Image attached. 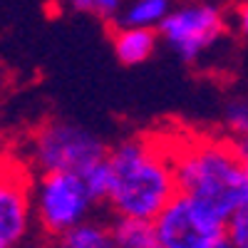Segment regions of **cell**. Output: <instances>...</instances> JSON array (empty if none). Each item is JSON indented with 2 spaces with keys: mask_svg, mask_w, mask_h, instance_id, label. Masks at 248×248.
<instances>
[{
  "mask_svg": "<svg viewBox=\"0 0 248 248\" xmlns=\"http://www.w3.org/2000/svg\"><path fill=\"white\" fill-rule=\"evenodd\" d=\"M233 147H236V152H238L241 171H243V176L248 179V137H246V139H236V141H233Z\"/></svg>",
  "mask_w": 248,
  "mask_h": 248,
  "instance_id": "cell-15",
  "label": "cell"
},
{
  "mask_svg": "<svg viewBox=\"0 0 248 248\" xmlns=\"http://www.w3.org/2000/svg\"><path fill=\"white\" fill-rule=\"evenodd\" d=\"M109 189L105 206L112 216L154 218L176 194L171 147L161 139L129 137L107 149Z\"/></svg>",
  "mask_w": 248,
  "mask_h": 248,
  "instance_id": "cell-1",
  "label": "cell"
},
{
  "mask_svg": "<svg viewBox=\"0 0 248 248\" xmlns=\"http://www.w3.org/2000/svg\"><path fill=\"white\" fill-rule=\"evenodd\" d=\"M109 231H112V246H119V248H156L152 218L114 216L109 221Z\"/></svg>",
  "mask_w": 248,
  "mask_h": 248,
  "instance_id": "cell-9",
  "label": "cell"
},
{
  "mask_svg": "<svg viewBox=\"0 0 248 248\" xmlns=\"http://www.w3.org/2000/svg\"><path fill=\"white\" fill-rule=\"evenodd\" d=\"M226 30V15L214 3H184L171 8L156 32L184 62H196Z\"/></svg>",
  "mask_w": 248,
  "mask_h": 248,
  "instance_id": "cell-6",
  "label": "cell"
},
{
  "mask_svg": "<svg viewBox=\"0 0 248 248\" xmlns=\"http://www.w3.org/2000/svg\"><path fill=\"white\" fill-rule=\"evenodd\" d=\"M223 124L233 139L248 137V99H231L223 109Z\"/></svg>",
  "mask_w": 248,
  "mask_h": 248,
  "instance_id": "cell-12",
  "label": "cell"
},
{
  "mask_svg": "<svg viewBox=\"0 0 248 248\" xmlns=\"http://www.w3.org/2000/svg\"><path fill=\"white\" fill-rule=\"evenodd\" d=\"M176 191L186 194L206 214L229 221L248 203V179L241 171L238 152L229 141L194 139L171 147Z\"/></svg>",
  "mask_w": 248,
  "mask_h": 248,
  "instance_id": "cell-2",
  "label": "cell"
},
{
  "mask_svg": "<svg viewBox=\"0 0 248 248\" xmlns=\"http://www.w3.org/2000/svg\"><path fill=\"white\" fill-rule=\"evenodd\" d=\"M60 243L67 248H109L112 246V231H109V221L102 218H82L75 223L70 231L60 236Z\"/></svg>",
  "mask_w": 248,
  "mask_h": 248,
  "instance_id": "cell-10",
  "label": "cell"
},
{
  "mask_svg": "<svg viewBox=\"0 0 248 248\" xmlns=\"http://www.w3.org/2000/svg\"><path fill=\"white\" fill-rule=\"evenodd\" d=\"M124 5V0H94V8H92V15L107 20V23H114L119 10Z\"/></svg>",
  "mask_w": 248,
  "mask_h": 248,
  "instance_id": "cell-14",
  "label": "cell"
},
{
  "mask_svg": "<svg viewBox=\"0 0 248 248\" xmlns=\"http://www.w3.org/2000/svg\"><path fill=\"white\" fill-rule=\"evenodd\" d=\"M65 3L75 13H90L92 15V8H94V0H65Z\"/></svg>",
  "mask_w": 248,
  "mask_h": 248,
  "instance_id": "cell-17",
  "label": "cell"
},
{
  "mask_svg": "<svg viewBox=\"0 0 248 248\" xmlns=\"http://www.w3.org/2000/svg\"><path fill=\"white\" fill-rule=\"evenodd\" d=\"M236 25L243 35H248V0L236 8Z\"/></svg>",
  "mask_w": 248,
  "mask_h": 248,
  "instance_id": "cell-16",
  "label": "cell"
},
{
  "mask_svg": "<svg viewBox=\"0 0 248 248\" xmlns=\"http://www.w3.org/2000/svg\"><path fill=\"white\" fill-rule=\"evenodd\" d=\"M32 221L40 233L60 241L75 223L92 216L99 201L77 171H40L30 181Z\"/></svg>",
  "mask_w": 248,
  "mask_h": 248,
  "instance_id": "cell-3",
  "label": "cell"
},
{
  "mask_svg": "<svg viewBox=\"0 0 248 248\" xmlns=\"http://www.w3.org/2000/svg\"><path fill=\"white\" fill-rule=\"evenodd\" d=\"M107 156V147L94 132L75 122L50 119L30 139V164L37 171H77Z\"/></svg>",
  "mask_w": 248,
  "mask_h": 248,
  "instance_id": "cell-4",
  "label": "cell"
},
{
  "mask_svg": "<svg viewBox=\"0 0 248 248\" xmlns=\"http://www.w3.org/2000/svg\"><path fill=\"white\" fill-rule=\"evenodd\" d=\"M226 238H229V246L248 248V203L229 216V221H226Z\"/></svg>",
  "mask_w": 248,
  "mask_h": 248,
  "instance_id": "cell-13",
  "label": "cell"
},
{
  "mask_svg": "<svg viewBox=\"0 0 248 248\" xmlns=\"http://www.w3.org/2000/svg\"><path fill=\"white\" fill-rule=\"evenodd\" d=\"M30 181L15 161H0V248L25 243L35 226Z\"/></svg>",
  "mask_w": 248,
  "mask_h": 248,
  "instance_id": "cell-7",
  "label": "cell"
},
{
  "mask_svg": "<svg viewBox=\"0 0 248 248\" xmlns=\"http://www.w3.org/2000/svg\"><path fill=\"white\" fill-rule=\"evenodd\" d=\"M159 45V32L154 28L117 25L112 30V50L122 65H141L147 62Z\"/></svg>",
  "mask_w": 248,
  "mask_h": 248,
  "instance_id": "cell-8",
  "label": "cell"
},
{
  "mask_svg": "<svg viewBox=\"0 0 248 248\" xmlns=\"http://www.w3.org/2000/svg\"><path fill=\"white\" fill-rule=\"evenodd\" d=\"M171 0H129L122 5L114 23L117 25H137V28H159V23L171 10Z\"/></svg>",
  "mask_w": 248,
  "mask_h": 248,
  "instance_id": "cell-11",
  "label": "cell"
},
{
  "mask_svg": "<svg viewBox=\"0 0 248 248\" xmlns=\"http://www.w3.org/2000/svg\"><path fill=\"white\" fill-rule=\"evenodd\" d=\"M156 248H226V223L206 214L186 194H174L152 218Z\"/></svg>",
  "mask_w": 248,
  "mask_h": 248,
  "instance_id": "cell-5",
  "label": "cell"
}]
</instances>
